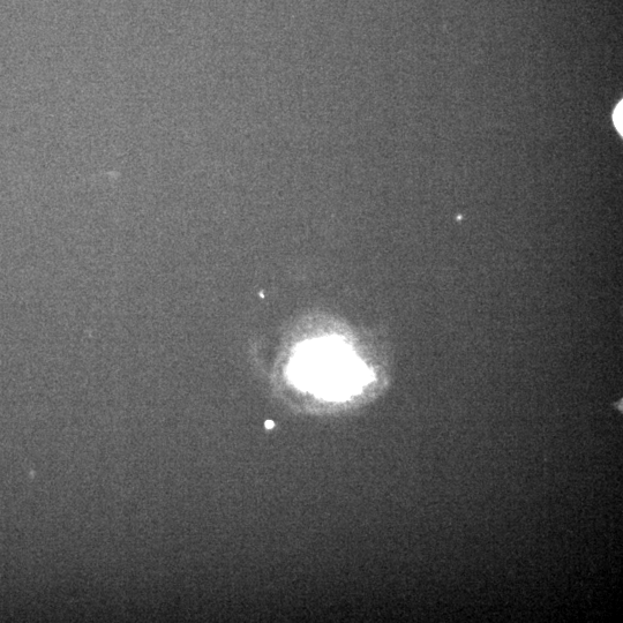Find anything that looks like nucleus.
I'll return each mask as SVG.
<instances>
[{
  "label": "nucleus",
  "instance_id": "f03ea898",
  "mask_svg": "<svg viewBox=\"0 0 623 623\" xmlns=\"http://www.w3.org/2000/svg\"><path fill=\"white\" fill-rule=\"evenodd\" d=\"M614 123L615 126L618 127V130L620 131V133H622V105H619V108H617V111H615L614 114Z\"/></svg>",
  "mask_w": 623,
  "mask_h": 623
},
{
  "label": "nucleus",
  "instance_id": "f257e3e1",
  "mask_svg": "<svg viewBox=\"0 0 623 623\" xmlns=\"http://www.w3.org/2000/svg\"><path fill=\"white\" fill-rule=\"evenodd\" d=\"M292 371L297 384L327 399L347 397L369 379L364 366L348 348L336 341L314 343L304 348L294 360Z\"/></svg>",
  "mask_w": 623,
  "mask_h": 623
}]
</instances>
